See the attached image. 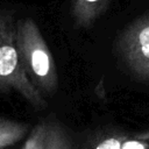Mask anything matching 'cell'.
Wrapping results in <instances>:
<instances>
[{
    "mask_svg": "<svg viewBox=\"0 0 149 149\" xmlns=\"http://www.w3.org/2000/svg\"><path fill=\"white\" fill-rule=\"evenodd\" d=\"M44 149H73L69 135L56 120H47V140Z\"/></svg>",
    "mask_w": 149,
    "mask_h": 149,
    "instance_id": "cell-6",
    "label": "cell"
},
{
    "mask_svg": "<svg viewBox=\"0 0 149 149\" xmlns=\"http://www.w3.org/2000/svg\"><path fill=\"white\" fill-rule=\"evenodd\" d=\"M29 130L30 127L28 123L0 118V149L14 146L22 140Z\"/></svg>",
    "mask_w": 149,
    "mask_h": 149,
    "instance_id": "cell-5",
    "label": "cell"
},
{
    "mask_svg": "<svg viewBox=\"0 0 149 149\" xmlns=\"http://www.w3.org/2000/svg\"><path fill=\"white\" fill-rule=\"evenodd\" d=\"M121 149H149V140L146 137H134V139H127Z\"/></svg>",
    "mask_w": 149,
    "mask_h": 149,
    "instance_id": "cell-9",
    "label": "cell"
},
{
    "mask_svg": "<svg viewBox=\"0 0 149 149\" xmlns=\"http://www.w3.org/2000/svg\"><path fill=\"white\" fill-rule=\"evenodd\" d=\"M118 52L134 76L149 81V14L126 27L118 40Z\"/></svg>",
    "mask_w": 149,
    "mask_h": 149,
    "instance_id": "cell-3",
    "label": "cell"
},
{
    "mask_svg": "<svg viewBox=\"0 0 149 149\" xmlns=\"http://www.w3.org/2000/svg\"><path fill=\"white\" fill-rule=\"evenodd\" d=\"M47 140V120L36 125L29 133L22 149H44Z\"/></svg>",
    "mask_w": 149,
    "mask_h": 149,
    "instance_id": "cell-7",
    "label": "cell"
},
{
    "mask_svg": "<svg viewBox=\"0 0 149 149\" xmlns=\"http://www.w3.org/2000/svg\"><path fill=\"white\" fill-rule=\"evenodd\" d=\"M112 0H72L71 15L77 27L86 28L93 24L107 9Z\"/></svg>",
    "mask_w": 149,
    "mask_h": 149,
    "instance_id": "cell-4",
    "label": "cell"
},
{
    "mask_svg": "<svg viewBox=\"0 0 149 149\" xmlns=\"http://www.w3.org/2000/svg\"><path fill=\"white\" fill-rule=\"evenodd\" d=\"M0 87L16 92L36 109L47 107L45 97L33 85L23 69L16 41V22L6 10H0Z\"/></svg>",
    "mask_w": 149,
    "mask_h": 149,
    "instance_id": "cell-2",
    "label": "cell"
},
{
    "mask_svg": "<svg viewBox=\"0 0 149 149\" xmlns=\"http://www.w3.org/2000/svg\"><path fill=\"white\" fill-rule=\"evenodd\" d=\"M127 139V135H112L99 141L94 149H121L123 142Z\"/></svg>",
    "mask_w": 149,
    "mask_h": 149,
    "instance_id": "cell-8",
    "label": "cell"
},
{
    "mask_svg": "<svg viewBox=\"0 0 149 149\" xmlns=\"http://www.w3.org/2000/svg\"><path fill=\"white\" fill-rule=\"evenodd\" d=\"M16 41L21 63L33 85L44 95H51L58 87L55 59L37 23L31 17L16 22Z\"/></svg>",
    "mask_w": 149,
    "mask_h": 149,
    "instance_id": "cell-1",
    "label": "cell"
}]
</instances>
